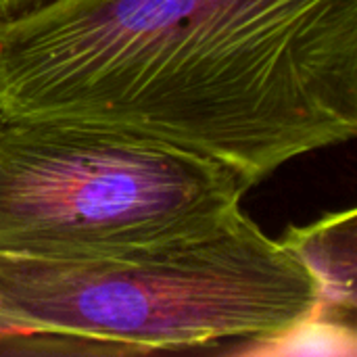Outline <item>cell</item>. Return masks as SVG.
Masks as SVG:
<instances>
[{"label":"cell","instance_id":"obj_2","mask_svg":"<svg viewBox=\"0 0 357 357\" xmlns=\"http://www.w3.org/2000/svg\"><path fill=\"white\" fill-rule=\"evenodd\" d=\"M307 266L245 211L151 249L42 257L0 251V354H249L318 312Z\"/></svg>","mask_w":357,"mask_h":357},{"label":"cell","instance_id":"obj_3","mask_svg":"<svg viewBox=\"0 0 357 357\" xmlns=\"http://www.w3.org/2000/svg\"><path fill=\"white\" fill-rule=\"evenodd\" d=\"M251 186L226 165L92 123L0 126V251L42 257L167 247L211 236Z\"/></svg>","mask_w":357,"mask_h":357},{"label":"cell","instance_id":"obj_5","mask_svg":"<svg viewBox=\"0 0 357 357\" xmlns=\"http://www.w3.org/2000/svg\"><path fill=\"white\" fill-rule=\"evenodd\" d=\"M356 324L339 322L320 314H314L293 326L291 331L259 343L249 354L266 356H305V354H324V356H356Z\"/></svg>","mask_w":357,"mask_h":357},{"label":"cell","instance_id":"obj_6","mask_svg":"<svg viewBox=\"0 0 357 357\" xmlns=\"http://www.w3.org/2000/svg\"><path fill=\"white\" fill-rule=\"evenodd\" d=\"M52 0H0V19L17 17L23 13H29L33 8H40Z\"/></svg>","mask_w":357,"mask_h":357},{"label":"cell","instance_id":"obj_7","mask_svg":"<svg viewBox=\"0 0 357 357\" xmlns=\"http://www.w3.org/2000/svg\"><path fill=\"white\" fill-rule=\"evenodd\" d=\"M2 123H4V119H2V115H0V126H2Z\"/></svg>","mask_w":357,"mask_h":357},{"label":"cell","instance_id":"obj_4","mask_svg":"<svg viewBox=\"0 0 357 357\" xmlns=\"http://www.w3.org/2000/svg\"><path fill=\"white\" fill-rule=\"evenodd\" d=\"M312 272L320 316L356 324V209L331 213L307 226H291L280 238Z\"/></svg>","mask_w":357,"mask_h":357},{"label":"cell","instance_id":"obj_1","mask_svg":"<svg viewBox=\"0 0 357 357\" xmlns=\"http://www.w3.org/2000/svg\"><path fill=\"white\" fill-rule=\"evenodd\" d=\"M2 119L146 136L249 186L357 132V0H52L0 19Z\"/></svg>","mask_w":357,"mask_h":357}]
</instances>
